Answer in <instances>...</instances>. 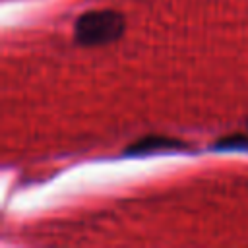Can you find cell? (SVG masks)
Wrapping results in <instances>:
<instances>
[{
	"label": "cell",
	"mask_w": 248,
	"mask_h": 248,
	"mask_svg": "<svg viewBox=\"0 0 248 248\" xmlns=\"http://www.w3.org/2000/svg\"><path fill=\"white\" fill-rule=\"evenodd\" d=\"M126 21L114 10H93L78 17L74 25L76 41L81 46H99L116 41L124 33Z\"/></svg>",
	"instance_id": "1"
},
{
	"label": "cell",
	"mask_w": 248,
	"mask_h": 248,
	"mask_svg": "<svg viewBox=\"0 0 248 248\" xmlns=\"http://www.w3.org/2000/svg\"><path fill=\"white\" fill-rule=\"evenodd\" d=\"M184 143L176 138H165V136H147L124 149L128 157H140V155H151L159 151H172V149H182Z\"/></svg>",
	"instance_id": "2"
},
{
	"label": "cell",
	"mask_w": 248,
	"mask_h": 248,
	"mask_svg": "<svg viewBox=\"0 0 248 248\" xmlns=\"http://www.w3.org/2000/svg\"><path fill=\"white\" fill-rule=\"evenodd\" d=\"M213 149L219 151H248V136L234 134V136H225L219 141L213 143Z\"/></svg>",
	"instance_id": "3"
}]
</instances>
